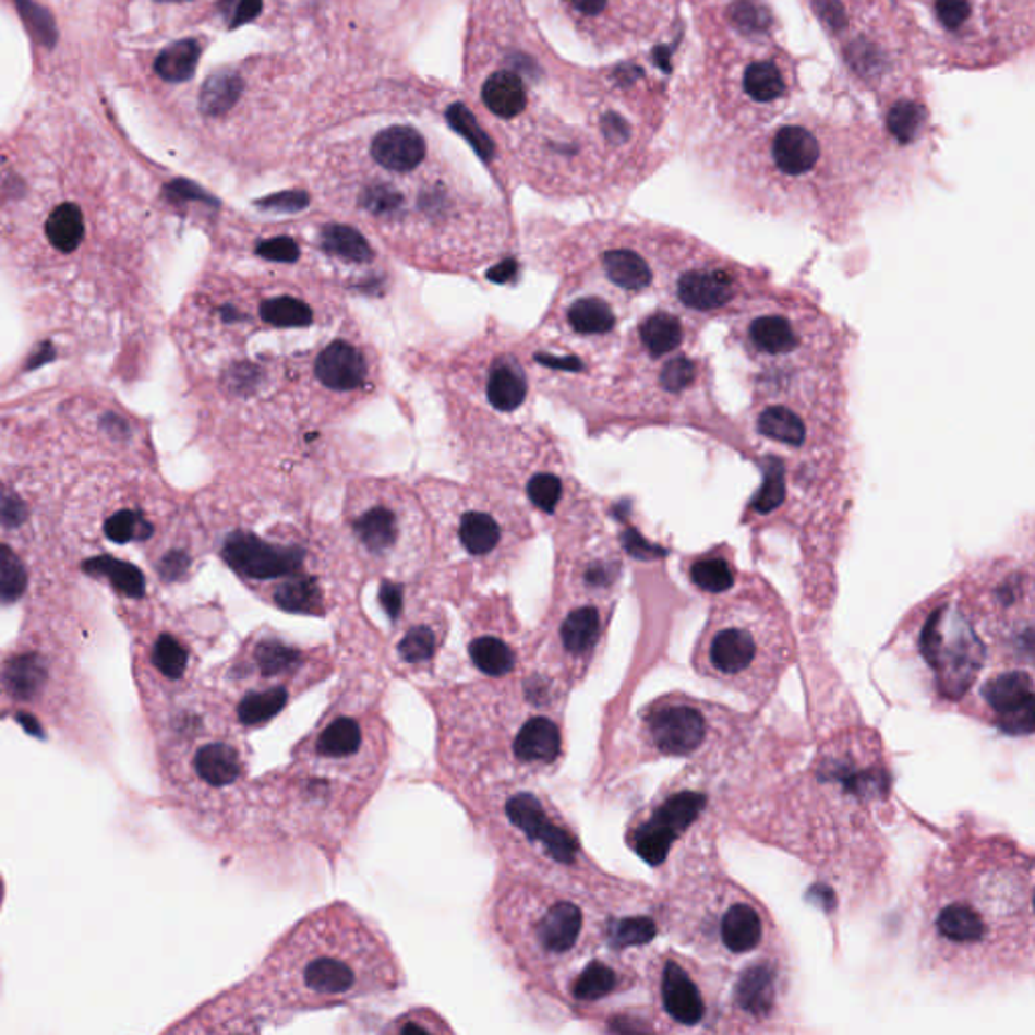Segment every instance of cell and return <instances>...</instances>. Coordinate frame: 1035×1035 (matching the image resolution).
Listing matches in <instances>:
<instances>
[{"label": "cell", "mask_w": 1035, "mask_h": 1035, "mask_svg": "<svg viewBox=\"0 0 1035 1035\" xmlns=\"http://www.w3.org/2000/svg\"><path fill=\"white\" fill-rule=\"evenodd\" d=\"M883 140L852 136L826 116L797 113L760 130L731 158L734 186L753 205L793 213L842 236L880 174Z\"/></svg>", "instance_id": "1"}, {"label": "cell", "mask_w": 1035, "mask_h": 1035, "mask_svg": "<svg viewBox=\"0 0 1035 1035\" xmlns=\"http://www.w3.org/2000/svg\"><path fill=\"white\" fill-rule=\"evenodd\" d=\"M383 968V951L366 928L338 916L298 928L279 954L291 991L316 1001L378 989Z\"/></svg>", "instance_id": "2"}, {"label": "cell", "mask_w": 1035, "mask_h": 1035, "mask_svg": "<svg viewBox=\"0 0 1035 1035\" xmlns=\"http://www.w3.org/2000/svg\"><path fill=\"white\" fill-rule=\"evenodd\" d=\"M783 646V622L773 597L757 582L718 605L702 639V655L718 679L750 684L765 676Z\"/></svg>", "instance_id": "3"}, {"label": "cell", "mask_w": 1035, "mask_h": 1035, "mask_svg": "<svg viewBox=\"0 0 1035 1035\" xmlns=\"http://www.w3.org/2000/svg\"><path fill=\"white\" fill-rule=\"evenodd\" d=\"M930 14L954 63L985 65L1032 45L1034 0H932Z\"/></svg>", "instance_id": "4"}, {"label": "cell", "mask_w": 1035, "mask_h": 1035, "mask_svg": "<svg viewBox=\"0 0 1035 1035\" xmlns=\"http://www.w3.org/2000/svg\"><path fill=\"white\" fill-rule=\"evenodd\" d=\"M506 815L512 826L525 835L526 842L556 864H575L579 843L575 835L554 817L544 801L532 793H516L506 801Z\"/></svg>", "instance_id": "5"}, {"label": "cell", "mask_w": 1035, "mask_h": 1035, "mask_svg": "<svg viewBox=\"0 0 1035 1035\" xmlns=\"http://www.w3.org/2000/svg\"><path fill=\"white\" fill-rule=\"evenodd\" d=\"M706 807V797L694 791L676 793L663 801L634 833V850L651 866H660L677 838L690 828Z\"/></svg>", "instance_id": "6"}, {"label": "cell", "mask_w": 1035, "mask_h": 1035, "mask_svg": "<svg viewBox=\"0 0 1035 1035\" xmlns=\"http://www.w3.org/2000/svg\"><path fill=\"white\" fill-rule=\"evenodd\" d=\"M227 565L249 579L291 577L302 565V551L293 546H277L263 542L253 534H233L222 546Z\"/></svg>", "instance_id": "7"}, {"label": "cell", "mask_w": 1035, "mask_h": 1035, "mask_svg": "<svg viewBox=\"0 0 1035 1035\" xmlns=\"http://www.w3.org/2000/svg\"><path fill=\"white\" fill-rule=\"evenodd\" d=\"M648 732L663 757H691L706 743L708 722L696 706L667 705L649 714Z\"/></svg>", "instance_id": "8"}, {"label": "cell", "mask_w": 1035, "mask_h": 1035, "mask_svg": "<svg viewBox=\"0 0 1035 1035\" xmlns=\"http://www.w3.org/2000/svg\"><path fill=\"white\" fill-rule=\"evenodd\" d=\"M985 700L991 706L999 729L1008 734H1032L1034 731V682L1025 672H1006L985 686Z\"/></svg>", "instance_id": "9"}, {"label": "cell", "mask_w": 1035, "mask_h": 1035, "mask_svg": "<svg viewBox=\"0 0 1035 1035\" xmlns=\"http://www.w3.org/2000/svg\"><path fill=\"white\" fill-rule=\"evenodd\" d=\"M186 773L208 791L233 787L245 777V760L239 746L225 738H198L189 755Z\"/></svg>", "instance_id": "10"}, {"label": "cell", "mask_w": 1035, "mask_h": 1035, "mask_svg": "<svg viewBox=\"0 0 1035 1035\" xmlns=\"http://www.w3.org/2000/svg\"><path fill=\"white\" fill-rule=\"evenodd\" d=\"M585 926L582 911L570 900H556L542 908L539 920L532 926L534 942L544 956L563 959L579 944Z\"/></svg>", "instance_id": "11"}, {"label": "cell", "mask_w": 1035, "mask_h": 1035, "mask_svg": "<svg viewBox=\"0 0 1035 1035\" xmlns=\"http://www.w3.org/2000/svg\"><path fill=\"white\" fill-rule=\"evenodd\" d=\"M935 926L939 939L959 951L980 947L989 935V923L985 920L983 912L965 900L942 906L935 918Z\"/></svg>", "instance_id": "12"}, {"label": "cell", "mask_w": 1035, "mask_h": 1035, "mask_svg": "<svg viewBox=\"0 0 1035 1035\" xmlns=\"http://www.w3.org/2000/svg\"><path fill=\"white\" fill-rule=\"evenodd\" d=\"M662 1003L665 1013L682 1025H696L706 1015V1006L698 985L688 971L674 961H667L662 973Z\"/></svg>", "instance_id": "13"}, {"label": "cell", "mask_w": 1035, "mask_h": 1035, "mask_svg": "<svg viewBox=\"0 0 1035 1035\" xmlns=\"http://www.w3.org/2000/svg\"><path fill=\"white\" fill-rule=\"evenodd\" d=\"M364 741H366V732L359 718L350 717V714H334L314 734L312 748L320 759L348 762V760L357 759L364 750Z\"/></svg>", "instance_id": "14"}, {"label": "cell", "mask_w": 1035, "mask_h": 1035, "mask_svg": "<svg viewBox=\"0 0 1035 1035\" xmlns=\"http://www.w3.org/2000/svg\"><path fill=\"white\" fill-rule=\"evenodd\" d=\"M425 140L409 125H393L373 140V158L395 172H409L425 158Z\"/></svg>", "instance_id": "15"}, {"label": "cell", "mask_w": 1035, "mask_h": 1035, "mask_svg": "<svg viewBox=\"0 0 1035 1035\" xmlns=\"http://www.w3.org/2000/svg\"><path fill=\"white\" fill-rule=\"evenodd\" d=\"M561 729L551 718H528L514 738V755L522 765H553L561 757Z\"/></svg>", "instance_id": "16"}, {"label": "cell", "mask_w": 1035, "mask_h": 1035, "mask_svg": "<svg viewBox=\"0 0 1035 1035\" xmlns=\"http://www.w3.org/2000/svg\"><path fill=\"white\" fill-rule=\"evenodd\" d=\"M316 376L320 383L334 390L359 388L366 378V364L354 346L348 342H332L316 360Z\"/></svg>", "instance_id": "17"}, {"label": "cell", "mask_w": 1035, "mask_h": 1035, "mask_svg": "<svg viewBox=\"0 0 1035 1035\" xmlns=\"http://www.w3.org/2000/svg\"><path fill=\"white\" fill-rule=\"evenodd\" d=\"M777 1001V971L767 963L748 966L734 989V1003L743 1013L760 1020L767 1018Z\"/></svg>", "instance_id": "18"}, {"label": "cell", "mask_w": 1035, "mask_h": 1035, "mask_svg": "<svg viewBox=\"0 0 1035 1035\" xmlns=\"http://www.w3.org/2000/svg\"><path fill=\"white\" fill-rule=\"evenodd\" d=\"M43 233L47 239V245L56 253L57 257H63L61 265H65L68 260L75 255L82 249L87 227H85V217L82 208L75 203H63L53 208L45 221Z\"/></svg>", "instance_id": "19"}, {"label": "cell", "mask_w": 1035, "mask_h": 1035, "mask_svg": "<svg viewBox=\"0 0 1035 1035\" xmlns=\"http://www.w3.org/2000/svg\"><path fill=\"white\" fill-rule=\"evenodd\" d=\"M720 939L732 954L755 951L762 939V920L753 904L734 902L720 923Z\"/></svg>", "instance_id": "20"}, {"label": "cell", "mask_w": 1035, "mask_h": 1035, "mask_svg": "<svg viewBox=\"0 0 1035 1035\" xmlns=\"http://www.w3.org/2000/svg\"><path fill=\"white\" fill-rule=\"evenodd\" d=\"M688 577L702 593H729L736 582V566L724 546L694 556L688 565Z\"/></svg>", "instance_id": "21"}, {"label": "cell", "mask_w": 1035, "mask_h": 1035, "mask_svg": "<svg viewBox=\"0 0 1035 1035\" xmlns=\"http://www.w3.org/2000/svg\"><path fill=\"white\" fill-rule=\"evenodd\" d=\"M566 320L579 336H609L617 328V310L601 296H585L570 304Z\"/></svg>", "instance_id": "22"}, {"label": "cell", "mask_w": 1035, "mask_h": 1035, "mask_svg": "<svg viewBox=\"0 0 1035 1035\" xmlns=\"http://www.w3.org/2000/svg\"><path fill=\"white\" fill-rule=\"evenodd\" d=\"M599 636H601V613L599 609L591 605L570 611L561 625L563 648L573 658H582L591 653L599 641Z\"/></svg>", "instance_id": "23"}, {"label": "cell", "mask_w": 1035, "mask_h": 1035, "mask_svg": "<svg viewBox=\"0 0 1035 1035\" xmlns=\"http://www.w3.org/2000/svg\"><path fill=\"white\" fill-rule=\"evenodd\" d=\"M288 698H290V691L286 686H279V684H272V686L257 688V690H249L237 702V720L249 729L263 726L269 720H274L286 708Z\"/></svg>", "instance_id": "24"}, {"label": "cell", "mask_w": 1035, "mask_h": 1035, "mask_svg": "<svg viewBox=\"0 0 1035 1035\" xmlns=\"http://www.w3.org/2000/svg\"><path fill=\"white\" fill-rule=\"evenodd\" d=\"M483 104L500 118H516L526 108L522 80L512 71H497L483 83Z\"/></svg>", "instance_id": "25"}, {"label": "cell", "mask_w": 1035, "mask_h": 1035, "mask_svg": "<svg viewBox=\"0 0 1035 1035\" xmlns=\"http://www.w3.org/2000/svg\"><path fill=\"white\" fill-rule=\"evenodd\" d=\"M243 92V80L233 70L215 71L201 89V111L210 118L231 110Z\"/></svg>", "instance_id": "26"}, {"label": "cell", "mask_w": 1035, "mask_h": 1035, "mask_svg": "<svg viewBox=\"0 0 1035 1035\" xmlns=\"http://www.w3.org/2000/svg\"><path fill=\"white\" fill-rule=\"evenodd\" d=\"M526 397V378L514 362H500L490 374L488 399L497 411L518 409Z\"/></svg>", "instance_id": "27"}, {"label": "cell", "mask_w": 1035, "mask_h": 1035, "mask_svg": "<svg viewBox=\"0 0 1035 1035\" xmlns=\"http://www.w3.org/2000/svg\"><path fill=\"white\" fill-rule=\"evenodd\" d=\"M470 655L473 665L485 676H508L516 667V651L500 637H476L470 643Z\"/></svg>", "instance_id": "28"}, {"label": "cell", "mask_w": 1035, "mask_h": 1035, "mask_svg": "<svg viewBox=\"0 0 1035 1035\" xmlns=\"http://www.w3.org/2000/svg\"><path fill=\"white\" fill-rule=\"evenodd\" d=\"M198 57H201V47L193 39L172 43L160 56L156 57L154 70L165 82H189L196 71Z\"/></svg>", "instance_id": "29"}, {"label": "cell", "mask_w": 1035, "mask_h": 1035, "mask_svg": "<svg viewBox=\"0 0 1035 1035\" xmlns=\"http://www.w3.org/2000/svg\"><path fill=\"white\" fill-rule=\"evenodd\" d=\"M354 532L371 553H385L397 540L395 514L387 508H371L354 522Z\"/></svg>", "instance_id": "30"}, {"label": "cell", "mask_w": 1035, "mask_h": 1035, "mask_svg": "<svg viewBox=\"0 0 1035 1035\" xmlns=\"http://www.w3.org/2000/svg\"><path fill=\"white\" fill-rule=\"evenodd\" d=\"M320 243L332 255L354 263H369L373 260V248L364 236L348 225H326L320 233Z\"/></svg>", "instance_id": "31"}, {"label": "cell", "mask_w": 1035, "mask_h": 1035, "mask_svg": "<svg viewBox=\"0 0 1035 1035\" xmlns=\"http://www.w3.org/2000/svg\"><path fill=\"white\" fill-rule=\"evenodd\" d=\"M619 985V977L613 966L603 961H593L580 971L579 977L573 983V997L582 1003H593L615 994Z\"/></svg>", "instance_id": "32"}, {"label": "cell", "mask_w": 1035, "mask_h": 1035, "mask_svg": "<svg viewBox=\"0 0 1035 1035\" xmlns=\"http://www.w3.org/2000/svg\"><path fill=\"white\" fill-rule=\"evenodd\" d=\"M300 651L277 639H265L253 649V665L263 677L288 676L300 665Z\"/></svg>", "instance_id": "33"}, {"label": "cell", "mask_w": 1035, "mask_h": 1035, "mask_svg": "<svg viewBox=\"0 0 1035 1035\" xmlns=\"http://www.w3.org/2000/svg\"><path fill=\"white\" fill-rule=\"evenodd\" d=\"M459 539H461V544L468 549V553L482 556V554L494 551V546L500 540V528H497L496 520L492 516L482 514V512H470L461 518Z\"/></svg>", "instance_id": "34"}, {"label": "cell", "mask_w": 1035, "mask_h": 1035, "mask_svg": "<svg viewBox=\"0 0 1035 1035\" xmlns=\"http://www.w3.org/2000/svg\"><path fill=\"white\" fill-rule=\"evenodd\" d=\"M277 605L290 613H308L314 615L322 611V594L316 582L305 577H296L284 585H279L274 594Z\"/></svg>", "instance_id": "35"}, {"label": "cell", "mask_w": 1035, "mask_h": 1035, "mask_svg": "<svg viewBox=\"0 0 1035 1035\" xmlns=\"http://www.w3.org/2000/svg\"><path fill=\"white\" fill-rule=\"evenodd\" d=\"M262 318L277 328H304L312 324L314 314L302 300L284 296L263 302Z\"/></svg>", "instance_id": "36"}, {"label": "cell", "mask_w": 1035, "mask_h": 1035, "mask_svg": "<svg viewBox=\"0 0 1035 1035\" xmlns=\"http://www.w3.org/2000/svg\"><path fill=\"white\" fill-rule=\"evenodd\" d=\"M445 116H447V122L452 124L457 134H461L464 139L468 140L471 148L480 154L485 163H490L494 158L496 146H494L492 139L483 132L482 125L478 124V120L473 118V113H471L468 106L454 104V106H449V110Z\"/></svg>", "instance_id": "37"}, {"label": "cell", "mask_w": 1035, "mask_h": 1035, "mask_svg": "<svg viewBox=\"0 0 1035 1035\" xmlns=\"http://www.w3.org/2000/svg\"><path fill=\"white\" fill-rule=\"evenodd\" d=\"M658 928L655 923L648 916H631V918H622L615 920L609 928V939L615 949H629V947H639L648 944L655 939Z\"/></svg>", "instance_id": "38"}, {"label": "cell", "mask_w": 1035, "mask_h": 1035, "mask_svg": "<svg viewBox=\"0 0 1035 1035\" xmlns=\"http://www.w3.org/2000/svg\"><path fill=\"white\" fill-rule=\"evenodd\" d=\"M397 649H399V658L402 662L421 665V663L433 660V655L437 651V636L429 625H417L405 634Z\"/></svg>", "instance_id": "39"}, {"label": "cell", "mask_w": 1035, "mask_h": 1035, "mask_svg": "<svg viewBox=\"0 0 1035 1035\" xmlns=\"http://www.w3.org/2000/svg\"><path fill=\"white\" fill-rule=\"evenodd\" d=\"M16 7L23 14L31 33L35 35V39L45 47H53L57 39V28L51 14L41 9L39 4H35L33 0H16Z\"/></svg>", "instance_id": "40"}, {"label": "cell", "mask_w": 1035, "mask_h": 1035, "mask_svg": "<svg viewBox=\"0 0 1035 1035\" xmlns=\"http://www.w3.org/2000/svg\"><path fill=\"white\" fill-rule=\"evenodd\" d=\"M360 205L378 217L397 215L402 207V194L388 184H374L362 193Z\"/></svg>", "instance_id": "41"}, {"label": "cell", "mask_w": 1035, "mask_h": 1035, "mask_svg": "<svg viewBox=\"0 0 1035 1035\" xmlns=\"http://www.w3.org/2000/svg\"><path fill=\"white\" fill-rule=\"evenodd\" d=\"M528 496L537 508L551 514L563 496L561 478H556L554 473H537L528 483Z\"/></svg>", "instance_id": "42"}, {"label": "cell", "mask_w": 1035, "mask_h": 1035, "mask_svg": "<svg viewBox=\"0 0 1035 1035\" xmlns=\"http://www.w3.org/2000/svg\"><path fill=\"white\" fill-rule=\"evenodd\" d=\"M106 532L111 540L116 542H130V540H140L146 539L151 528H148V522L142 520V516L136 514V512L125 510L116 514L111 518L108 526H106Z\"/></svg>", "instance_id": "43"}, {"label": "cell", "mask_w": 1035, "mask_h": 1035, "mask_svg": "<svg viewBox=\"0 0 1035 1035\" xmlns=\"http://www.w3.org/2000/svg\"><path fill=\"white\" fill-rule=\"evenodd\" d=\"M257 253L262 255L263 260L279 263H293L300 257L298 243H296L293 239H290V237H274V239H267V241L260 243Z\"/></svg>", "instance_id": "44"}, {"label": "cell", "mask_w": 1035, "mask_h": 1035, "mask_svg": "<svg viewBox=\"0 0 1035 1035\" xmlns=\"http://www.w3.org/2000/svg\"><path fill=\"white\" fill-rule=\"evenodd\" d=\"M257 205L267 210H277V213H298L310 205V196L304 191H286V193L272 194L267 198L257 201Z\"/></svg>", "instance_id": "45"}, {"label": "cell", "mask_w": 1035, "mask_h": 1035, "mask_svg": "<svg viewBox=\"0 0 1035 1035\" xmlns=\"http://www.w3.org/2000/svg\"><path fill=\"white\" fill-rule=\"evenodd\" d=\"M222 9L229 16V27H241L262 13L263 0H222Z\"/></svg>", "instance_id": "46"}, {"label": "cell", "mask_w": 1035, "mask_h": 1035, "mask_svg": "<svg viewBox=\"0 0 1035 1035\" xmlns=\"http://www.w3.org/2000/svg\"><path fill=\"white\" fill-rule=\"evenodd\" d=\"M378 599H381V605L385 609L388 617L395 622L399 619L400 611H402V589L399 585L395 582H383L381 585V593H378Z\"/></svg>", "instance_id": "47"}, {"label": "cell", "mask_w": 1035, "mask_h": 1035, "mask_svg": "<svg viewBox=\"0 0 1035 1035\" xmlns=\"http://www.w3.org/2000/svg\"><path fill=\"white\" fill-rule=\"evenodd\" d=\"M168 193L179 196V198H191V201H203V203H210V205H217L215 198H210L205 191H201L198 186H194L191 182H184V180H177L168 186Z\"/></svg>", "instance_id": "48"}, {"label": "cell", "mask_w": 1035, "mask_h": 1035, "mask_svg": "<svg viewBox=\"0 0 1035 1035\" xmlns=\"http://www.w3.org/2000/svg\"><path fill=\"white\" fill-rule=\"evenodd\" d=\"M518 276V262L516 260H504L497 263L488 272V279L494 284H510Z\"/></svg>", "instance_id": "49"}, {"label": "cell", "mask_w": 1035, "mask_h": 1035, "mask_svg": "<svg viewBox=\"0 0 1035 1035\" xmlns=\"http://www.w3.org/2000/svg\"><path fill=\"white\" fill-rule=\"evenodd\" d=\"M570 4L585 16H601L607 11L609 0H570Z\"/></svg>", "instance_id": "50"}]
</instances>
